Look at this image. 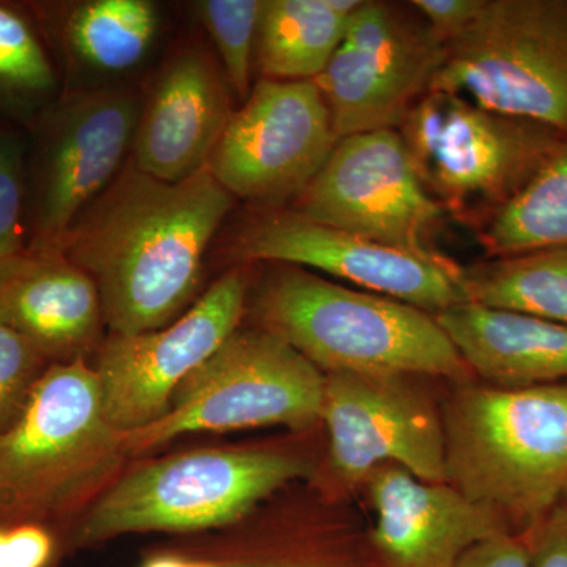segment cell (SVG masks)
Returning <instances> with one entry per match:
<instances>
[{"label":"cell","mask_w":567,"mask_h":567,"mask_svg":"<svg viewBox=\"0 0 567 567\" xmlns=\"http://www.w3.org/2000/svg\"><path fill=\"white\" fill-rule=\"evenodd\" d=\"M230 251L238 264L293 265L436 316L466 303L462 267L443 254L405 251L312 221L292 208L264 210Z\"/></svg>","instance_id":"cell-13"},{"label":"cell","mask_w":567,"mask_h":567,"mask_svg":"<svg viewBox=\"0 0 567 567\" xmlns=\"http://www.w3.org/2000/svg\"><path fill=\"white\" fill-rule=\"evenodd\" d=\"M338 141L315 81L260 80L234 111L207 169L235 199L279 210L319 174Z\"/></svg>","instance_id":"cell-11"},{"label":"cell","mask_w":567,"mask_h":567,"mask_svg":"<svg viewBox=\"0 0 567 567\" xmlns=\"http://www.w3.org/2000/svg\"><path fill=\"white\" fill-rule=\"evenodd\" d=\"M529 533V567H567V506L558 503Z\"/></svg>","instance_id":"cell-31"},{"label":"cell","mask_w":567,"mask_h":567,"mask_svg":"<svg viewBox=\"0 0 567 567\" xmlns=\"http://www.w3.org/2000/svg\"><path fill=\"white\" fill-rule=\"evenodd\" d=\"M252 315L323 374L434 375L454 385L475 379L435 316L293 265L268 268Z\"/></svg>","instance_id":"cell-2"},{"label":"cell","mask_w":567,"mask_h":567,"mask_svg":"<svg viewBox=\"0 0 567 567\" xmlns=\"http://www.w3.org/2000/svg\"><path fill=\"white\" fill-rule=\"evenodd\" d=\"M328 473L339 488L363 486L382 465H399L429 483H447L442 405L416 375L324 374L322 420Z\"/></svg>","instance_id":"cell-10"},{"label":"cell","mask_w":567,"mask_h":567,"mask_svg":"<svg viewBox=\"0 0 567 567\" xmlns=\"http://www.w3.org/2000/svg\"><path fill=\"white\" fill-rule=\"evenodd\" d=\"M126 458L92 364H51L17 423L0 436V525L73 528L125 470Z\"/></svg>","instance_id":"cell-3"},{"label":"cell","mask_w":567,"mask_h":567,"mask_svg":"<svg viewBox=\"0 0 567 567\" xmlns=\"http://www.w3.org/2000/svg\"><path fill=\"white\" fill-rule=\"evenodd\" d=\"M315 475L308 458L289 451L213 447L153 458L123 470L70 529L66 548L234 527L279 488Z\"/></svg>","instance_id":"cell-5"},{"label":"cell","mask_w":567,"mask_h":567,"mask_svg":"<svg viewBox=\"0 0 567 567\" xmlns=\"http://www.w3.org/2000/svg\"><path fill=\"white\" fill-rule=\"evenodd\" d=\"M125 91L74 93L48 117L41 142L32 248H59L71 226L121 173L140 121Z\"/></svg>","instance_id":"cell-15"},{"label":"cell","mask_w":567,"mask_h":567,"mask_svg":"<svg viewBox=\"0 0 567 567\" xmlns=\"http://www.w3.org/2000/svg\"><path fill=\"white\" fill-rule=\"evenodd\" d=\"M50 365L28 339L0 323V436L17 423Z\"/></svg>","instance_id":"cell-27"},{"label":"cell","mask_w":567,"mask_h":567,"mask_svg":"<svg viewBox=\"0 0 567 567\" xmlns=\"http://www.w3.org/2000/svg\"><path fill=\"white\" fill-rule=\"evenodd\" d=\"M249 293L251 267L238 264L166 327L107 334L92 368L110 423L128 434L158 421L175 390L240 328Z\"/></svg>","instance_id":"cell-9"},{"label":"cell","mask_w":567,"mask_h":567,"mask_svg":"<svg viewBox=\"0 0 567 567\" xmlns=\"http://www.w3.org/2000/svg\"><path fill=\"white\" fill-rule=\"evenodd\" d=\"M443 48L404 7L361 0L344 39L315 80L338 140L401 128L431 91Z\"/></svg>","instance_id":"cell-12"},{"label":"cell","mask_w":567,"mask_h":567,"mask_svg":"<svg viewBox=\"0 0 567 567\" xmlns=\"http://www.w3.org/2000/svg\"><path fill=\"white\" fill-rule=\"evenodd\" d=\"M447 483L532 532L567 486V382L527 388L456 383L442 404Z\"/></svg>","instance_id":"cell-4"},{"label":"cell","mask_w":567,"mask_h":567,"mask_svg":"<svg viewBox=\"0 0 567 567\" xmlns=\"http://www.w3.org/2000/svg\"><path fill=\"white\" fill-rule=\"evenodd\" d=\"M0 323L51 364L87 360L106 327L91 276L62 249L32 246L0 262Z\"/></svg>","instance_id":"cell-18"},{"label":"cell","mask_w":567,"mask_h":567,"mask_svg":"<svg viewBox=\"0 0 567 567\" xmlns=\"http://www.w3.org/2000/svg\"><path fill=\"white\" fill-rule=\"evenodd\" d=\"M473 375L491 386L567 382V327L520 312L461 303L435 316Z\"/></svg>","instance_id":"cell-19"},{"label":"cell","mask_w":567,"mask_h":567,"mask_svg":"<svg viewBox=\"0 0 567 567\" xmlns=\"http://www.w3.org/2000/svg\"><path fill=\"white\" fill-rule=\"evenodd\" d=\"M234 203L207 167L175 183L123 167L61 245L95 282L110 334L158 330L199 298L205 254Z\"/></svg>","instance_id":"cell-1"},{"label":"cell","mask_w":567,"mask_h":567,"mask_svg":"<svg viewBox=\"0 0 567 567\" xmlns=\"http://www.w3.org/2000/svg\"><path fill=\"white\" fill-rule=\"evenodd\" d=\"M9 567H51L61 551L58 533L41 524L3 525Z\"/></svg>","instance_id":"cell-29"},{"label":"cell","mask_w":567,"mask_h":567,"mask_svg":"<svg viewBox=\"0 0 567 567\" xmlns=\"http://www.w3.org/2000/svg\"><path fill=\"white\" fill-rule=\"evenodd\" d=\"M487 259L567 246V133L544 166L480 230Z\"/></svg>","instance_id":"cell-22"},{"label":"cell","mask_w":567,"mask_h":567,"mask_svg":"<svg viewBox=\"0 0 567 567\" xmlns=\"http://www.w3.org/2000/svg\"><path fill=\"white\" fill-rule=\"evenodd\" d=\"M323 390V372L293 347L264 328H238L175 390L158 421L123 434V446L137 457L196 432L305 431L322 420Z\"/></svg>","instance_id":"cell-7"},{"label":"cell","mask_w":567,"mask_h":567,"mask_svg":"<svg viewBox=\"0 0 567 567\" xmlns=\"http://www.w3.org/2000/svg\"><path fill=\"white\" fill-rule=\"evenodd\" d=\"M466 303L567 327V246L496 257L462 268Z\"/></svg>","instance_id":"cell-21"},{"label":"cell","mask_w":567,"mask_h":567,"mask_svg":"<svg viewBox=\"0 0 567 567\" xmlns=\"http://www.w3.org/2000/svg\"><path fill=\"white\" fill-rule=\"evenodd\" d=\"M453 567H529V533L484 540L465 551Z\"/></svg>","instance_id":"cell-32"},{"label":"cell","mask_w":567,"mask_h":567,"mask_svg":"<svg viewBox=\"0 0 567 567\" xmlns=\"http://www.w3.org/2000/svg\"><path fill=\"white\" fill-rule=\"evenodd\" d=\"M173 548L218 567H374L368 547L352 550L319 536L251 535L233 527Z\"/></svg>","instance_id":"cell-24"},{"label":"cell","mask_w":567,"mask_h":567,"mask_svg":"<svg viewBox=\"0 0 567 567\" xmlns=\"http://www.w3.org/2000/svg\"><path fill=\"white\" fill-rule=\"evenodd\" d=\"M264 0H203L194 3L197 20L210 33L230 91L245 103L252 91L257 29Z\"/></svg>","instance_id":"cell-26"},{"label":"cell","mask_w":567,"mask_h":567,"mask_svg":"<svg viewBox=\"0 0 567 567\" xmlns=\"http://www.w3.org/2000/svg\"><path fill=\"white\" fill-rule=\"evenodd\" d=\"M421 183L446 215L477 230L557 151L565 133L483 110L462 96L427 92L401 128Z\"/></svg>","instance_id":"cell-6"},{"label":"cell","mask_w":567,"mask_h":567,"mask_svg":"<svg viewBox=\"0 0 567 567\" xmlns=\"http://www.w3.org/2000/svg\"><path fill=\"white\" fill-rule=\"evenodd\" d=\"M158 11L148 0H89L63 21L70 54L99 71H128L151 51Z\"/></svg>","instance_id":"cell-23"},{"label":"cell","mask_w":567,"mask_h":567,"mask_svg":"<svg viewBox=\"0 0 567 567\" xmlns=\"http://www.w3.org/2000/svg\"><path fill=\"white\" fill-rule=\"evenodd\" d=\"M429 92L567 133V0H486Z\"/></svg>","instance_id":"cell-8"},{"label":"cell","mask_w":567,"mask_h":567,"mask_svg":"<svg viewBox=\"0 0 567 567\" xmlns=\"http://www.w3.org/2000/svg\"><path fill=\"white\" fill-rule=\"evenodd\" d=\"M141 567H185V558L177 551L167 550L156 551L142 563Z\"/></svg>","instance_id":"cell-33"},{"label":"cell","mask_w":567,"mask_h":567,"mask_svg":"<svg viewBox=\"0 0 567 567\" xmlns=\"http://www.w3.org/2000/svg\"><path fill=\"white\" fill-rule=\"evenodd\" d=\"M24 178L20 152L0 141V262L21 252L24 245Z\"/></svg>","instance_id":"cell-28"},{"label":"cell","mask_w":567,"mask_h":567,"mask_svg":"<svg viewBox=\"0 0 567 567\" xmlns=\"http://www.w3.org/2000/svg\"><path fill=\"white\" fill-rule=\"evenodd\" d=\"M486 0H412L409 6L445 47L476 20Z\"/></svg>","instance_id":"cell-30"},{"label":"cell","mask_w":567,"mask_h":567,"mask_svg":"<svg viewBox=\"0 0 567 567\" xmlns=\"http://www.w3.org/2000/svg\"><path fill=\"white\" fill-rule=\"evenodd\" d=\"M305 218L379 244L436 254L432 234L446 213L417 177L398 130L336 142L322 169L292 203Z\"/></svg>","instance_id":"cell-14"},{"label":"cell","mask_w":567,"mask_h":567,"mask_svg":"<svg viewBox=\"0 0 567 567\" xmlns=\"http://www.w3.org/2000/svg\"><path fill=\"white\" fill-rule=\"evenodd\" d=\"M561 503H565V505L567 506V486L565 488V494H563Z\"/></svg>","instance_id":"cell-35"},{"label":"cell","mask_w":567,"mask_h":567,"mask_svg":"<svg viewBox=\"0 0 567 567\" xmlns=\"http://www.w3.org/2000/svg\"><path fill=\"white\" fill-rule=\"evenodd\" d=\"M361 0H264L256 63L262 80L315 81Z\"/></svg>","instance_id":"cell-20"},{"label":"cell","mask_w":567,"mask_h":567,"mask_svg":"<svg viewBox=\"0 0 567 567\" xmlns=\"http://www.w3.org/2000/svg\"><path fill=\"white\" fill-rule=\"evenodd\" d=\"M171 550H174V548H171ZM177 551V550H174ZM177 554H181V551H177ZM183 558H185V567H218L215 565H212V563L204 561V559L200 558H194L189 557V555L181 554Z\"/></svg>","instance_id":"cell-34"},{"label":"cell","mask_w":567,"mask_h":567,"mask_svg":"<svg viewBox=\"0 0 567 567\" xmlns=\"http://www.w3.org/2000/svg\"><path fill=\"white\" fill-rule=\"evenodd\" d=\"M221 63L200 47L175 52L140 112L132 163L163 182H182L210 162L233 117Z\"/></svg>","instance_id":"cell-17"},{"label":"cell","mask_w":567,"mask_h":567,"mask_svg":"<svg viewBox=\"0 0 567 567\" xmlns=\"http://www.w3.org/2000/svg\"><path fill=\"white\" fill-rule=\"evenodd\" d=\"M58 73L35 22L0 2V111L24 114L58 91Z\"/></svg>","instance_id":"cell-25"},{"label":"cell","mask_w":567,"mask_h":567,"mask_svg":"<svg viewBox=\"0 0 567 567\" xmlns=\"http://www.w3.org/2000/svg\"><path fill=\"white\" fill-rule=\"evenodd\" d=\"M363 487L375 514L365 539L374 567H453L477 544L516 535L450 483H429L399 465L379 466Z\"/></svg>","instance_id":"cell-16"}]
</instances>
